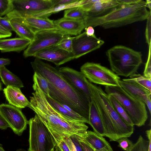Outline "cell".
I'll use <instances>...</instances> for the list:
<instances>
[{
  "label": "cell",
  "mask_w": 151,
  "mask_h": 151,
  "mask_svg": "<svg viewBox=\"0 0 151 151\" xmlns=\"http://www.w3.org/2000/svg\"><path fill=\"white\" fill-rule=\"evenodd\" d=\"M32 88L34 92L30 97L29 108L47 128L56 145L69 138L84 141L88 127L85 123L65 116L54 108L37 83H34Z\"/></svg>",
  "instance_id": "1"
},
{
  "label": "cell",
  "mask_w": 151,
  "mask_h": 151,
  "mask_svg": "<svg viewBox=\"0 0 151 151\" xmlns=\"http://www.w3.org/2000/svg\"><path fill=\"white\" fill-rule=\"evenodd\" d=\"M31 64L34 72L47 81L50 97L68 106L88 121L91 101L85 95L75 88L58 70L50 64L36 58Z\"/></svg>",
  "instance_id": "2"
},
{
  "label": "cell",
  "mask_w": 151,
  "mask_h": 151,
  "mask_svg": "<svg viewBox=\"0 0 151 151\" xmlns=\"http://www.w3.org/2000/svg\"><path fill=\"white\" fill-rule=\"evenodd\" d=\"M91 100L94 103L101 118L105 137L110 141H116L123 137H130L133 133L134 126L127 124L112 106L108 95L98 86L88 82Z\"/></svg>",
  "instance_id": "3"
},
{
  "label": "cell",
  "mask_w": 151,
  "mask_h": 151,
  "mask_svg": "<svg viewBox=\"0 0 151 151\" xmlns=\"http://www.w3.org/2000/svg\"><path fill=\"white\" fill-rule=\"evenodd\" d=\"M151 13L147 9L146 1L140 0L131 5H122L99 17L84 19L85 28L100 26L105 29L119 27L146 19Z\"/></svg>",
  "instance_id": "4"
},
{
  "label": "cell",
  "mask_w": 151,
  "mask_h": 151,
  "mask_svg": "<svg viewBox=\"0 0 151 151\" xmlns=\"http://www.w3.org/2000/svg\"><path fill=\"white\" fill-rule=\"evenodd\" d=\"M106 55L111 70L118 76L128 77L136 73L142 62L140 52L123 45L110 48Z\"/></svg>",
  "instance_id": "5"
},
{
  "label": "cell",
  "mask_w": 151,
  "mask_h": 151,
  "mask_svg": "<svg viewBox=\"0 0 151 151\" xmlns=\"http://www.w3.org/2000/svg\"><path fill=\"white\" fill-rule=\"evenodd\" d=\"M105 92L113 96L124 108L134 125H144L148 118L145 104L126 92L120 86H105Z\"/></svg>",
  "instance_id": "6"
},
{
  "label": "cell",
  "mask_w": 151,
  "mask_h": 151,
  "mask_svg": "<svg viewBox=\"0 0 151 151\" xmlns=\"http://www.w3.org/2000/svg\"><path fill=\"white\" fill-rule=\"evenodd\" d=\"M28 151H54L57 145L51 134L36 114L28 121Z\"/></svg>",
  "instance_id": "7"
},
{
  "label": "cell",
  "mask_w": 151,
  "mask_h": 151,
  "mask_svg": "<svg viewBox=\"0 0 151 151\" xmlns=\"http://www.w3.org/2000/svg\"><path fill=\"white\" fill-rule=\"evenodd\" d=\"M81 72L91 83L109 86H120V78L100 63L87 62L80 68Z\"/></svg>",
  "instance_id": "8"
},
{
  "label": "cell",
  "mask_w": 151,
  "mask_h": 151,
  "mask_svg": "<svg viewBox=\"0 0 151 151\" xmlns=\"http://www.w3.org/2000/svg\"><path fill=\"white\" fill-rule=\"evenodd\" d=\"M35 33L34 39L24 51L25 58L34 57L40 51L57 45L65 35L56 29L40 30Z\"/></svg>",
  "instance_id": "9"
},
{
  "label": "cell",
  "mask_w": 151,
  "mask_h": 151,
  "mask_svg": "<svg viewBox=\"0 0 151 151\" xmlns=\"http://www.w3.org/2000/svg\"><path fill=\"white\" fill-rule=\"evenodd\" d=\"M13 10L6 15L10 19L32 16L53 7L52 0H12Z\"/></svg>",
  "instance_id": "10"
},
{
  "label": "cell",
  "mask_w": 151,
  "mask_h": 151,
  "mask_svg": "<svg viewBox=\"0 0 151 151\" xmlns=\"http://www.w3.org/2000/svg\"><path fill=\"white\" fill-rule=\"evenodd\" d=\"M0 116L18 136L21 135L27 128L28 121L20 109L9 104H1Z\"/></svg>",
  "instance_id": "11"
},
{
  "label": "cell",
  "mask_w": 151,
  "mask_h": 151,
  "mask_svg": "<svg viewBox=\"0 0 151 151\" xmlns=\"http://www.w3.org/2000/svg\"><path fill=\"white\" fill-rule=\"evenodd\" d=\"M104 43L95 35L89 36L85 32L73 37L72 53L75 59H77L99 48Z\"/></svg>",
  "instance_id": "12"
},
{
  "label": "cell",
  "mask_w": 151,
  "mask_h": 151,
  "mask_svg": "<svg viewBox=\"0 0 151 151\" xmlns=\"http://www.w3.org/2000/svg\"><path fill=\"white\" fill-rule=\"evenodd\" d=\"M58 70L75 88L85 95L91 101V93L88 84V81L81 71L67 67H61Z\"/></svg>",
  "instance_id": "13"
},
{
  "label": "cell",
  "mask_w": 151,
  "mask_h": 151,
  "mask_svg": "<svg viewBox=\"0 0 151 151\" xmlns=\"http://www.w3.org/2000/svg\"><path fill=\"white\" fill-rule=\"evenodd\" d=\"M34 57L40 60L51 62L58 66L75 59L72 52L65 50L57 45L42 50L38 52Z\"/></svg>",
  "instance_id": "14"
},
{
  "label": "cell",
  "mask_w": 151,
  "mask_h": 151,
  "mask_svg": "<svg viewBox=\"0 0 151 151\" xmlns=\"http://www.w3.org/2000/svg\"><path fill=\"white\" fill-rule=\"evenodd\" d=\"M120 86L128 94L143 101L151 112V91L138 85L128 78L119 80Z\"/></svg>",
  "instance_id": "15"
},
{
  "label": "cell",
  "mask_w": 151,
  "mask_h": 151,
  "mask_svg": "<svg viewBox=\"0 0 151 151\" xmlns=\"http://www.w3.org/2000/svg\"><path fill=\"white\" fill-rule=\"evenodd\" d=\"M56 29L65 35H78L85 28L84 19H73L64 17L54 21Z\"/></svg>",
  "instance_id": "16"
},
{
  "label": "cell",
  "mask_w": 151,
  "mask_h": 151,
  "mask_svg": "<svg viewBox=\"0 0 151 151\" xmlns=\"http://www.w3.org/2000/svg\"><path fill=\"white\" fill-rule=\"evenodd\" d=\"M121 6L118 0H96L90 9L86 12L84 19L104 15Z\"/></svg>",
  "instance_id": "17"
},
{
  "label": "cell",
  "mask_w": 151,
  "mask_h": 151,
  "mask_svg": "<svg viewBox=\"0 0 151 151\" xmlns=\"http://www.w3.org/2000/svg\"><path fill=\"white\" fill-rule=\"evenodd\" d=\"M3 90L9 104L20 109L26 107L29 108L30 102L22 93L20 88L7 86Z\"/></svg>",
  "instance_id": "18"
},
{
  "label": "cell",
  "mask_w": 151,
  "mask_h": 151,
  "mask_svg": "<svg viewBox=\"0 0 151 151\" xmlns=\"http://www.w3.org/2000/svg\"><path fill=\"white\" fill-rule=\"evenodd\" d=\"M13 31L20 37L32 41L35 37V33L25 22L24 18L16 17L10 19Z\"/></svg>",
  "instance_id": "19"
},
{
  "label": "cell",
  "mask_w": 151,
  "mask_h": 151,
  "mask_svg": "<svg viewBox=\"0 0 151 151\" xmlns=\"http://www.w3.org/2000/svg\"><path fill=\"white\" fill-rule=\"evenodd\" d=\"M31 41L20 37L5 39H0V49L2 52H19L24 50Z\"/></svg>",
  "instance_id": "20"
},
{
  "label": "cell",
  "mask_w": 151,
  "mask_h": 151,
  "mask_svg": "<svg viewBox=\"0 0 151 151\" xmlns=\"http://www.w3.org/2000/svg\"><path fill=\"white\" fill-rule=\"evenodd\" d=\"M83 141L90 147L100 151H113L108 142L94 132L87 130Z\"/></svg>",
  "instance_id": "21"
},
{
  "label": "cell",
  "mask_w": 151,
  "mask_h": 151,
  "mask_svg": "<svg viewBox=\"0 0 151 151\" xmlns=\"http://www.w3.org/2000/svg\"><path fill=\"white\" fill-rule=\"evenodd\" d=\"M24 19L35 32L40 30L56 29L54 21L48 17L29 16Z\"/></svg>",
  "instance_id": "22"
},
{
  "label": "cell",
  "mask_w": 151,
  "mask_h": 151,
  "mask_svg": "<svg viewBox=\"0 0 151 151\" xmlns=\"http://www.w3.org/2000/svg\"><path fill=\"white\" fill-rule=\"evenodd\" d=\"M88 122V124L92 127L94 132L101 136L105 137L103 123L97 108L92 100L90 105Z\"/></svg>",
  "instance_id": "23"
},
{
  "label": "cell",
  "mask_w": 151,
  "mask_h": 151,
  "mask_svg": "<svg viewBox=\"0 0 151 151\" xmlns=\"http://www.w3.org/2000/svg\"><path fill=\"white\" fill-rule=\"evenodd\" d=\"M0 77L3 83L6 86H11L19 88L24 87L21 79L5 66L0 67Z\"/></svg>",
  "instance_id": "24"
},
{
  "label": "cell",
  "mask_w": 151,
  "mask_h": 151,
  "mask_svg": "<svg viewBox=\"0 0 151 151\" xmlns=\"http://www.w3.org/2000/svg\"><path fill=\"white\" fill-rule=\"evenodd\" d=\"M45 96L49 104L54 108L62 114L75 120L88 124V121L78 114L76 112H71L69 111L62 106L60 103L54 100L50 96Z\"/></svg>",
  "instance_id": "25"
},
{
  "label": "cell",
  "mask_w": 151,
  "mask_h": 151,
  "mask_svg": "<svg viewBox=\"0 0 151 151\" xmlns=\"http://www.w3.org/2000/svg\"><path fill=\"white\" fill-rule=\"evenodd\" d=\"M83 1V0H78L77 1L71 4L54 6L49 9L32 16L48 18L52 14L57 13L62 10L81 6L82 4Z\"/></svg>",
  "instance_id": "26"
},
{
  "label": "cell",
  "mask_w": 151,
  "mask_h": 151,
  "mask_svg": "<svg viewBox=\"0 0 151 151\" xmlns=\"http://www.w3.org/2000/svg\"><path fill=\"white\" fill-rule=\"evenodd\" d=\"M108 95L112 106L120 118L128 125L134 126L126 111L119 102L112 96Z\"/></svg>",
  "instance_id": "27"
},
{
  "label": "cell",
  "mask_w": 151,
  "mask_h": 151,
  "mask_svg": "<svg viewBox=\"0 0 151 151\" xmlns=\"http://www.w3.org/2000/svg\"><path fill=\"white\" fill-rule=\"evenodd\" d=\"M86 15V11L79 6L65 10L63 17L73 19H84Z\"/></svg>",
  "instance_id": "28"
},
{
  "label": "cell",
  "mask_w": 151,
  "mask_h": 151,
  "mask_svg": "<svg viewBox=\"0 0 151 151\" xmlns=\"http://www.w3.org/2000/svg\"><path fill=\"white\" fill-rule=\"evenodd\" d=\"M128 79L140 86L151 91V78H146L139 74L134 73Z\"/></svg>",
  "instance_id": "29"
},
{
  "label": "cell",
  "mask_w": 151,
  "mask_h": 151,
  "mask_svg": "<svg viewBox=\"0 0 151 151\" xmlns=\"http://www.w3.org/2000/svg\"><path fill=\"white\" fill-rule=\"evenodd\" d=\"M33 82L38 86L45 96H49L48 83L47 81L40 73L34 72Z\"/></svg>",
  "instance_id": "30"
},
{
  "label": "cell",
  "mask_w": 151,
  "mask_h": 151,
  "mask_svg": "<svg viewBox=\"0 0 151 151\" xmlns=\"http://www.w3.org/2000/svg\"><path fill=\"white\" fill-rule=\"evenodd\" d=\"M73 38V37H71L69 35H65L57 45L65 50L72 52Z\"/></svg>",
  "instance_id": "31"
},
{
  "label": "cell",
  "mask_w": 151,
  "mask_h": 151,
  "mask_svg": "<svg viewBox=\"0 0 151 151\" xmlns=\"http://www.w3.org/2000/svg\"><path fill=\"white\" fill-rule=\"evenodd\" d=\"M13 8L12 0H0V17L7 15Z\"/></svg>",
  "instance_id": "32"
},
{
  "label": "cell",
  "mask_w": 151,
  "mask_h": 151,
  "mask_svg": "<svg viewBox=\"0 0 151 151\" xmlns=\"http://www.w3.org/2000/svg\"><path fill=\"white\" fill-rule=\"evenodd\" d=\"M128 137H123L118 139V147L125 151H129L133 145V142Z\"/></svg>",
  "instance_id": "33"
},
{
  "label": "cell",
  "mask_w": 151,
  "mask_h": 151,
  "mask_svg": "<svg viewBox=\"0 0 151 151\" xmlns=\"http://www.w3.org/2000/svg\"><path fill=\"white\" fill-rule=\"evenodd\" d=\"M151 46L149 47V52L147 59L146 63L143 76L149 78H151Z\"/></svg>",
  "instance_id": "34"
},
{
  "label": "cell",
  "mask_w": 151,
  "mask_h": 151,
  "mask_svg": "<svg viewBox=\"0 0 151 151\" xmlns=\"http://www.w3.org/2000/svg\"><path fill=\"white\" fill-rule=\"evenodd\" d=\"M147 22L145 32L146 42L149 47L151 46V13H150L147 19Z\"/></svg>",
  "instance_id": "35"
},
{
  "label": "cell",
  "mask_w": 151,
  "mask_h": 151,
  "mask_svg": "<svg viewBox=\"0 0 151 151\" xmlns=\"http://www.w3.org/2000/svg\"><path fill=\"white\" fill-rule=\"evenodd\" d=\"M0 25L9 31H13L10 20L6 16L4 17H0Z\"/></svg>",
  "instance_id": "36"
},
{
  "label": "cell",
  "mask_w": 151,
  "mask_h": 151,
  "mask_svg": "<svg viewBox=\"0 0 151 151\" xmlns=\"http://www.w3.org/2000/svg\"><path fill=\"white\" fill-rule=\"evenodd\" d=\"M78 0H52L53 6L71 4Z\"/></svg>",
  "instance_id": "37"
},
{
  "label": "cell",
  "mask_w": 151,
  "mask_h": 151,
  "mask_svg": "<svg viewBox=\"0 0 151 151\" xmlns=\"http://www.w3.org/2000/svg\"><path fill=\"white\" fill-rule=\"evenodd\" d=\"M12 35L11 32L8 31L0 25V39L10 37Z\"/></svg>",
  "instance_id": "38"
},
{
  "label": "cell",
  "mask_w": 151,
  "mask_h": 151,
  "mask_svg": "<svg viewBox=\"0 0 151 151\" xmlns=\"http://www.w3.org/2000/svg\"><path fill=\"white\" fill-rule=\"evenodd\" d=\"M140 0H118L121 6L129 5L136 4Z\"/></svg>",
  "instance_id": "39"
},
{
  "label": "cell",
  "mask_w": 151,
  "mask_h": 151,
  "mask_svg": "<svg viewBox=\"0 0 151 151\" xmlns=\"http://www.w3.org/2000/svg\"><path fill=\"white\" fill-rule=\"evenodd\" d=\"M65 140L70 151H77L75 145L70 138H67Z\"/></svg>",
  "instance_id": "40"
},
{
  "label": "cell",
  "mask_w": 151,
  "mask_h": 151,
  "mask_svg": "<svg viewBox=\"0 0 151 151\" xmlns=\"http://www.w3.org/2000/svg\"><path fill=\"white\" fill-rule=\"evenodd\" d=\"M63 151H70V149L66 142L65 139L63 140L58 145Z\"/></svg>",
  "instance_id": "41"
},
{
  "label": "cell",
  "mask_w": 151,
  "mask_h": 151,
  "mask_svg": "<svg viewBox=\"0 0 151 151\" xmlns=\"http://www.w3.org/2000/svg\"><path fill=\"white\" fill-rule=\"evenodd\" d=\"M71 139L75 145L77 151H83L79 140L75 138Z\"/></svg>",
  "instance_id": "42"
},
{
  "label": "cell",
  "mask_w": 151,
  "mask_h": 151,
  "mask_svg": "<svg viewBox=\"0 0 151 151\" xmlns=\"http://www.w3.org/2000/svg\"><path fill=\"white\" fill-rule=\"evenodd\" d=\"M9 127L8 124L4 119L0 116V129L6 130Z\"/></svg>",
  "instance_id": "43"
},
{
  "label": "cell",
  "mask_w": 151,
  "mask_h": 151,
  "mask_svg": "<svg viewBox=\"0 0 151 151\" xmlns=\"http://www.w3.org/2000/svg\"><path fill=\"white\" fill-rule=\"evenodd\" d=\"M83 151H93L88 145L84 141H79Z\"/></svg>",
  "instance_id": "44"
},
{
  "label": "cell",
  "mask_w": 151,
  "mask_h": 151,
  "mask_svg": "<svg viewBox=\"0 0 151 151\" xmlns=\"http://www.w3.org/2000/svg\"><path fill=\"white\" fill-rule=\"evenodd\" d=\"M11 62L8 58H0V67L9 65Z\"/></svg>",
  "instance_id": "45"
},
{
  "label": "cell",
  "mask_w": 151,
  "mask_h": 151,
  "mask_svg": "<svg viewBox=\"0 0 151 151\" xmlns=\"http://www.w3.org/2000/svg\"><path fill=\"white\" fill-rule=\"evenodd\" d=\"M86 34L88 36H91L94 35V30L93 27L91 26H88L85 29Z\"/></svg>",
  "instance_id": "46"
},
{
  "label": "cell",
  "mask_w": 151,
  "mask_h": 151,
  "mask_svg": "<svg viewBox=\"0 0 151 151\" xmlns=\"http://www.w3.org/2000/svg\"><path fill=\"white\" fill-rule=\"evenodd\" d=\"M147 136L149 140V145L148 151H151V130H148L146 131Z\"/></svg>",
  "instance_id": "47"
},
{
  "label": "cell",
  "mask_w": 151,
  "mask_h": 151,
  "mask_svg": "<svg viewBox=\"0 0 151 151\" xmlns=\"http://www.w3.org/2000/svg\"><path fill=\"white\" fill-rule=\"evenodd\" d=\"M146 6L148 8L150 9V11H151V1L150 0H147L146 1Z\"/></svg>",
  "instance_id": "48"
},
{
  "label": "cell",
  "mask_w": 151,
  "mask_h": 151,
  "mask_svg": "<svg viewBox=\"0 0 151 151\" xmlns=\"http://www.w3.org/2000/svg\"><path fill=\"white\" fill-rule=\"evenodd\" d=\"M55 148V151H62L60 147L58 145L56 146Z\"/></svg>",
  "instance_id": "49"
},
{
  "label": "cell",
  "mask_w": 151,
  "mask_h": 151,
  "mask_svg": "<svg viewBox=\"0 0 151 151\" xmlns=\"http://www.w3.org/2000/svg\"><path fill=\"white\" fill-rule=\"evenodd\" d=\"M17 151H26L25 150L22 149H19L17 150Z\"/></svg>",
  "instance_id": "50"
},
{
  "label": "cell",
  "mask_w": 151,
  "mask_h": 151,
  "mask_svg": "<svg viewBox=\"0 0 151 151\" xmlns=\"http://www.w3.org/2000/svg\"><path fill=\"white\" fill-rule=\"evenodd\" d=\"M0 151H5L3 148L1 147L0 146Z\"/></svg>",
  "instance_id": "51"
},
{
  "label": "cell",
  "mask_w": 151,
  "mask_h": 151,
  "mask_svg": "<svg viewBox=\"0 0 151 151\" xmlns=\"http://www.w3.org/2000/svg\"><path fill=\"white\" fill-rule=\"evenodd\" d=\"M91 148L92 150L93 151H100L99 150H97L96 149H94V148Z\"/></svg>",
  "instance_id": "52"
},
{
  "label": "cell",
  "mask_w": 151,
  "mask_h": 151,
  "mask_svg": "<svg viewBox=\"0 0 151 151\" xmlns=\"http://www.w3.org/2000/svg\"><path fill=\"white\" fill-rule=\"evenodd\" d=\"M1 83L0 82V91L1 90Z\"/></svg>",
  "instance_id": "53"
},
{
  "label": "cell",
  "mask_w": 151,
  "mask_h": 151,
  "mask_svg": "<svg viewBox=\"0 0 151 151\" xmlns=\"http://www.w3.org/2000/svg\"><path fill=\"white\" fill-rule=\"evenodd\" d=\"M2 145V144H1L0 143V146H1Z\"/></svg>",
  "instance_id": "54"
},
{
  "label": "cell",
  "mask_w": 151,
  "mask_h": 151,
  "mask_svg": "<svg viewBox=\"0 0 151 151\" xmlns=\"http://www.w3.org/2000/svg\"><path fill=\"white\" fill-rule=\"evenodd\" d=\"M0 50H1V49H0Z\"/></svg>",
  "instance_id": "55"
}]
</instances>
